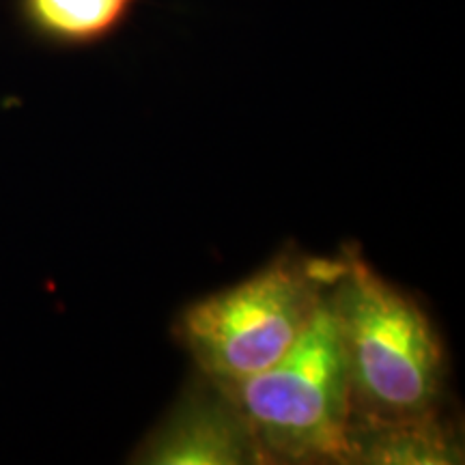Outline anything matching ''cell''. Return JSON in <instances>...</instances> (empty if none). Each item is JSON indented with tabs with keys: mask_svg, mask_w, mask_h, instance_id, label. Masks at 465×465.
Masks as SVG:
<instances>
[{
	"mask_svg": "<svg viewBox=\"0 0 465 465\" xmlns=\"http://www.w3.org/2000/svg\"><path fill=\"white\" fill-rule=\"evenodd\" d=\"M345 358L353 416L433 414L444 353L420 306L383 281L356 250L334 259L325 291Z\"/></svg>",
	"mask_w": 465,
	"mask_h": 465,
	"instance_id": "cell-1",
	"label": "cell"
},
{
	"mask_svg": "<svg viewBox=\"0 0 465 465\" xmlns=\"http://www.w3.org/2000/svg\"><path fill=\"white\" fill-rule=\"evenodd\" d=\"M220 388L240 410L263 461H356L351 391L325 302L284 356L257 375Z\"/></svg>",
	"mask_w": 465,
	"mask_h": 465,
	"instance_id": "cell-2",
	"label": "cell"
},
{
	"mask_svg": "<svg viewBox=\"0 0 465 465\" xmlns=\"http://www.w3.org/2000/svg\"><path fill=\"white\" fill-rule=\"evenodd\" d=\"M334 259L282 254L274 263L192 304L179 336L207 380L226 386L284 356L325 302Z\"/></svg>",
	"mask_w": 465,
	"mask_h": 465,
	"instance_id": "cell-3",
	"label": "cell"
},
{
	"mask_svg": "<svg viewBox=\"0 0 465 465\" xmlns=\"http://www.w3.org/2000/svg\"><path fill=\"white\" fill-rule=\"evenodd\" d=\"M185 394L166 422L144 441L136 461L149 465L263 463L261 450L229 394L216 381Z\"/></svg>",
	"mask_w": 465,
	"mask_h": 465,
	"instance_id": "cell-4",
	"label": "cell"
},
{
	"mask_svg": "<svg viewBox=\"0 0 465 465\" xmlns=\"http://www.w3.org/2000/svg\"><path fill=\"white\" fill-rule=\"evenodd\" d=\"M356 461L364 463H455L461 457L457 441L433 414L391 418H351Z\"/></svg>",
	"mask_w": 465,
	"mask_h": 465,
	"instance_id": "cell-5",
	"label": "cell"
},
{
	"mask_svg": "<svg viewBox=\"0 0 465 465\" xmlns=\"http://www.w3.org/2000/svg\"><path fill=\"white\" fill-rule=\"evenodd\" d=\"M28 33L56 48H89L130 20L136 0H15Z\"/></svg>",
	"mask_w": 465,
	"mask_h": 465,
	"instance_id": "cell-6",
	"label": "cell"
}]
</instances>
